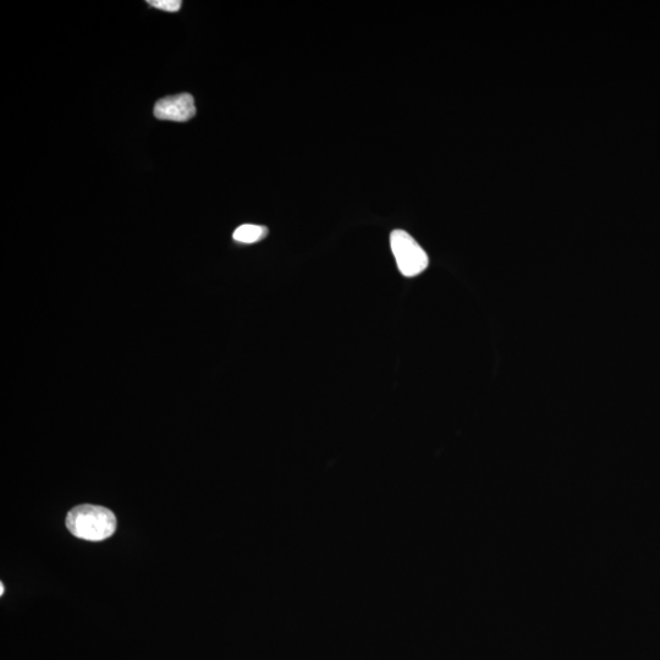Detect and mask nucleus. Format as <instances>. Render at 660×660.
Listing matches in <instances>:
<instances>
[{"instance_id": "nucleus-1", "label": "nucleus", "mask_w": 660, "mask_h": 660, "mask_svg": "<svg viewBox=\"0 0 660 660\" xmlns=\"http://www.w3.org/2000/svg\"><path fill=\"white\" fill-rule=\"evenodd\" d=\"M66 527L76 538L101 542L114 535L117 517L103 506L79 505L66 516Z\"/></svg>"}, {"instance_id": "nucleus-2", "label": "nucleus", "mask_w": 660, "mask_h": 660, "mask_svg": "<svg viewBox=\"0 0 660 660\" xmlns=\"http://www.w3.org/2000/svg\"><path fill=\"white\" fill-rule=\"evenodd\" d=\"M390 246L396 266L405 277H417L426 271L429 264L427 253L409 233L394 230L390 235Z\"/></svg>"}, {"instance_id": "nucleus-3", "label": "nucleus", "mask_w": 660, "mask_h": 660, "mask_svg": "<svg viewBox=\"0 0 660 660\" xmlns=\"http://www.w3.org/2000/svg\"><path fill=\"white\" fill-rule=\"evenodd\" d=\"M195 99L189 93L159 99L154 106V117L159 120L185 123L195 117Z\"/></svg>"}, {"instance_id": "nucleus-4", "label": "nucleus", "mask_w": 660, "mask_h": 660, "mask_svg": "<svg viewBox=\"0 0 660 660\" xmlns=\"http://www.w3.org/2000/svg\"><path fill=\"white\" fill-rule=\"evenodd\" d=\"M268 229L261 227V225L244 224L234 231L233 238L241 244H255L266 238Z\"/></svg>"}, {"instance_id": "nucleus-5", "label": "nucleus", "mask_w": 660, "mask_h": 660, "mask_svg": "<svg viewBox=\"0 0 660 660\" xmlns=\"http://www.w3.org/2000/svg\"><path fill=\"white\" fill-rule=\"evenodd\" d=\"M147 3L153 8L169 11V13H176V11L180 10L181 5H183L180 0H150Z\"/></svg>"}, {"instance_id": "nucleus-6", "label": "nucleus", "mask_w": 660, "mask_h": 660, "mask_svg": "<svg viewBox=\"0 0 660 660\" xmlns=\"http://www.w3.org/2000/svg\"><path fill=\"white\" fill-rule=\"evenodd\" d=\"M4 594V585L3 583H0V596H3Z\"/></svg>"}]
</instances>
